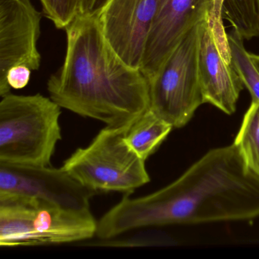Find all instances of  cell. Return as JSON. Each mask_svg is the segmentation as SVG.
Segmentation results:
<instances>
[{"instance_id": "obj_6", "label": "cell", "mask_w": 259, "mask_h": 259, "mask_svg": "<svg viewBox=\"0 0 259 259\" xmlns=\"http://www.w3.org/2000/svg\"><path fill=\"white\" fill-rule=\"evenodd\" d=\"M201 23L186 34L148 81L150 109L174 128L185 126L204 104L198 73Z\"/></svg>"}, {"instance_id": "obj_18", "label": "cell", "mask_w": 259, "mask_h": 259, "mask_svg": "<svg viewBox=\"0 0 259 259\" xmlns=\"http://www.w3.org/2000/svg\"><path fill=\"white\" fill-rule=\"evenodd\" d=\"M110 0H78V14L87 17H98Z\"/></svg>"}, {"instance_id": "obj_17", "label": "cell", "mask_w": 259, "mask_h": 259, "mask_svg": "<svg viewBox=\"0 0 259 259\" xmlns=\"http://www.w3.org/2000/svg\"><path fill=\"white\" fill-rule=\"evenodd\" d=\"M31 69L24 65H18L9 69L7 82L11 89H22L26 87L31 80Z\"/></svg>"}, {"instance_id": "obj_5", "label": "cell", "mask_w": 259, "mask_h": 259, "mask_svg": "<svg viewBox=\"0 0 259 259\" xmlns=\"http://www.w3.org/2000/svg\"><path fill=\"white\" fill-rule=\"evenodd\" d=\"M127 130L106 126L84 148L63 162L62 168L85 187L97 192L133 193L149 183L145 161L125 143Z\"/></svg>"}, {"instance_id": "obj_15", "label": "cell", "mask_w": 259, "mask_h": 259, "mask_svg": "<svg viewBox=\"0 0 259 259\" xmlns=\"http://www.w3.org/2000/svg\"><path fill=\"white\" fill-rule=\"evenodd\" d=\"M228 36L232 64L240 77L244 86L249 91L252 99L259 101V63L245 50L244 40L232 31Z\"/></svg>"}, {"instance_id": "obj_9", "label": "cell", "mask_w": 259, "mask_h": 259, "mask_svg": "<svg viewBox=\"0 0 259 259\" xmlns=\"http://www.w3.org/2000/svg\"><path fill=\"white\" fill-rule=\"evenodd\" d=\"M210 0H159L140 70L151 81L194 27L207 19Z\"/></svg>"}, {"instance_id": "obj_10", "label": "cell", "mask_w": 259, "mask_h": 259, "mask_svg": "<svg viewBox=\"0 0 259 259\" xmlns=\"http://www.w3.org/2000/svg\"><path fill=\"white\" fill-rule=\"evenodd\" d=\"M159 0H110L98 19L101 31L127 66L140 69Z\"/></svg>"}, {"instance_id": "obj_11", "label": "cell", "mask_w": 259, "mask_h": 259, "mask_svg": "<svg viewBox=\"0 0 259 259\" xmlns=\"http://www.w3.org/2000/svg\"><path fill=\"white\" fill-rule=\"evenodd\" d=\"M198 73L204 104L226 114L234 113L244 84L232 62H227L220 51L208 18L201 23Z\"/></svg>"}, {"instance_id": "obj_3", "label": "cell", "mask_w": 259, "mask_h": 259, "mask_svg": "<svg viewBox=\"0 0 259 259\" xmlns=\"http://www.w3.org/2000/svg\"><path fill=\"white\" fill-rule=\"evenodd\" d=\"M61 107L40 94L10 93L0 102V163L51 166L62 139Z\"/></svg>"}, {"instance_id": "obj_16", "label": "cell", "mask_w": 259, "mask_h": 259, "mask_svg": "<svg viewBox=\"0 0 259 259\" xmlns=\"http://www.w3.org/2000/svg\"><path fill=\"white\" fill-rule=\"evenodd\" d=\"M43 14L58 29H66L78 14V0H40Z\"/></svg>"}, {"instance_id": "obj_13", "label": "cell", "mask_w": 259, "mask_h": 259, "mask_svg": "<svg viewBox=\"0 0 259 259\" xmlns=\"http://www.w3.org/2000/svg\"><path fill=\"white\" fill-rule=\"evenodd\" d=\"M221 13L243 40L259 37V0H223Z\"/></svg>"}, {"instance_id": "obj_8", "label": "cell", "mask_w": 259, "mask_h": 259, "mask_svg": "<svg viewBox=\"0 0 259 259\" xmlns=\"http://www.w3.org/2000/svg\"><path fill=\"white\" fill-rule=\"evenodd\" d=\"M31 0H0V96L10 93L9 69L24 65L39 69L41 56L37 48L42 14Z\"/></svg>"}, {"instance_id": "obj_1", "label": "cell", "mask_w": 259, "mask_h": 259, "mask_svg": "<svg viewBox=\"0 0 259 259\" xmlns=\"http://www.w3.org/2000/svg\"><path fill=\"white\" fill-rule=\"evenodd\" d=\"M259 218V177L234 143L213 148L175 181L149 195L122 200L98 221L96 236L138 229L249 221Z\"/></svg>"}, {"instance_id": "obj_12", "label": "cell", "mask_w": 259, "mask_h": 259, "mask_svg": "<svg viewBox=\"0 0 259 259\" xmlns=\"http://www.w3.org/2000/svg\"><path fill=\"white\" fill-rule=\"evenodd\" d=\"M172 128L149 109L132 124L124 139L128 146L146 161L158 150Z\"/></svg>"}, {"instance_id": "obj_4", "label": "cell", "mask_w": 259, "mask_h": 259, "mask_svg": "<svg viewBox=\"0 0 259 259\" xmlns=\"http://www.w3.org/2000/svg\"><path fill=\"white\" fill-rule=\"evenodd\" d=\"M98 221L90 210L66 208L37 198L0 195L1 247L40 246L89 240Z\"/></svg>"}, {"instance_id": "obj_14", "label": "cell", "mask_w": 259, "mask_h": 259, "mask_svg": "<svg viewBox=\"0 0 259 259\" xmlns=\"http://www.w3.org/2000/svg\"><path fill=\"white\" fill-rule=\"evenodd\" d=\"M247 167L259 177V101L252 99L234 142Z\"/></svg>"}, {"instance_id": "obj_2", "label": "cell", "mask_w": 259, "mask_h": 259, "mask_svg": "<svg viewBox=\"0 0 259 259\" xmlns=\"http://www.w3.org/2000/svg\"><path fill=\"white\" fill-rule=\"evenodd\" d=\"M65 30L66 57L48 79L50 98L61 108L128 130L151 107L146 77L116 55L98 17L77 15Z\"/></svg>"}, {"instance_id": "obj_19", "label": "cell", "mask_w": 259, "mask_h": 259, "mask_svg": "<svg viewBox=\"0 0 259 259\" xmlns=\"http://www.w3.org/2000/svg\"><path fill=\"white\" fill-rule=\"evenodd\" d=\"M254 58L256 59V60H257V63H259V56L257 55H254Z\"/></svg>"}, {"instance_id": "obj_20", "label": "cell", "mask_w": 259, "mask_h": 259, "mask_svg": "<svg viewBox=\"0 0 259 259\" xmlns=\"http://www.w3.org/2000/svg\"><path fill=\"white\" fill-rule=\"evenodd\" d=\"M210 2H211V4H212V7H213V0H210Z\"/></svg>"}, {"instance_id": "obj_7", "label": "cell", "mask_w": 259, "mask_h": 259, "mask_svg": "<svg viewBox=\"0 0 259 259\" xmlns=\"http://www.w3.org/2000/svg\"><path fill=\"white\" fill-rule=\"evenodd\" d=\"M98 192L82 186L63 168L0 163V195L37 198L66 208L90 210Z\"/></svg>"}]
</instances>
